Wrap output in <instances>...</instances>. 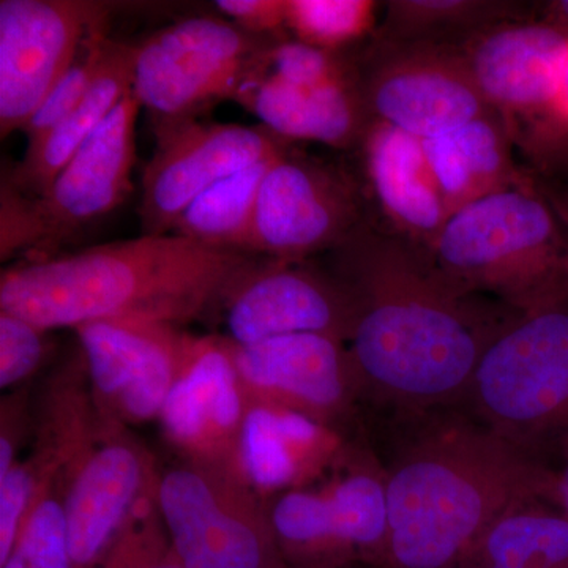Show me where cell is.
Here are the masks:
<instances>
[{
    "label": "cell",
    "instance_id": "obj_22",
    "mask_svg": "<svg viewBox=\"0 0 568 568\" xmlns=\"http://www.w3.org/2000/svg\"><path fill=\"white\" fill-rule=\"evenodd\" d=\"M133 50L134 44L108 40L102 69L80 106L43 140L26 149L18 166L3 174L14 189L36 197L47 192L71 156L132 91Z\"/></svg>",
    "mask_w": 568,
    "mask_h": 568
},
{
    "label": "cell",
    "instance_id": "obj_8",
    "mask_svg": "<svg viewBox=\"0 0 568 568\" xmlns=\"http://www.w3.org/2000/svg\"><path fill=\"white\" fill-rule=\"evenodd\" d=\"M354 78L373 122L424 141L495 111L455 47L369 39L354 52Z\"/></svg>",
    "mask_w": 568,
    "mask_h": 568
},
{
    "label": "cell",
    "instance_id": "obj_11",
    "mask_svg": "<svg viewBox=\"0 0 568 568\" xmlns=\"http://www.w3.org/2000/svg\"><path fill=\"white\" fill-rule=\"evenodd\" d=\"M568 32L549 21H507L455 44L485 102L506 121L515 145L551 126L560 61Z\"/></svg>",
    "mask_w": 568,
    "mask_h": 568
},
{
    "label": "cell",
    "instance_id": "obj_7",
    "mask_svg": "<svg viewBox=\"0 0 568 568\" xmlns=\"http://www.w3.org/2000/svg\"><path fill=\"white\" fill-rule=\"evenodd\" d=\"M155 504L183 568H290L267 508L233 470L189 459L156 480Z\"/></svg>",
    "mask_w": 568,
    "mask_h": 568
},
{
    "label": "cell",
    "instance_id": "obj_24",
    "mask_svg": "<svg viewBox=\"0 0 568 568\" xmlns=\"http://www.w3.org/2000/svg\"><path fill=\"white\" fill-rule=\"evenodd\" d=\"M372 39L455 47L499 22L526 20L511 0H388Z\"/></svg>",
    "mask_w": 568,
    "mask_h": 568
},
{
    "label": "cell",
    "instance_id": "obj_19",
    "mask_svg": "<svg viewBox=\"0 0 568 568\" xmlns=\"http://www.w3.org/2000/svg\"><path fill=\"white\" fill-rule=\"evenodd\" d=\"M357 149L387 230L429 253L450 212L426 159L424 140L373 122Z\"/></svg>",
    "mask_w": 568,
    "mask_h": 568
},
{
    "label": "cell",
    "instance_id": "obj_32",
    "mask_svg": "<svg viewBox=\"0 0 568 568\" xmlns=\"http://www.w3.org/2000/svg\"><path fill=\"white\" fill-rule=\"evenodd\" d=\"M50 332L11 313L0 312V387L24 383L50 353Z\"/></svg>",
    "mask_w": 568,
    "mask_h": 568
},
{
    "label": "cell",
    "instance_id": "obj_39",
    "mask_svg": "<svg viewBox=\"0 0 568 568\" xmlns=\"http://www.w3.org/2000/svg\"><path fill=\"white\" fill-rule=\"evenodd\" d=\"M547 11V21L559 26V28L566 29L568 32V0H559V2L548 3Z\"/></svg>",
    "mask_w": 568,
    "mask_h": 568
},
{
    "label": "cell",
    "instance_id": "obj_38",
    "mask_svg": "<svg viewBox=\"0 0 568 568\" xmlns=\"http://www.w3.org/2000/svg\"><path fill=\"white\" fill-rule=\"evenodd\" d=\"M537 183L568 234V185H556V183L540 181H537Z\"/></svg>",
    "mask_w": 568,
    "mask_h": 568
},
{
    "label": "cell",
    "instance_id": "obj_13",
    "mask_svg": "<svg viewBox=\"0 0 568 568\" xmlns=\"http://www.w3.org/2000/svg\"><path fill=\"white\" fill-rule=\"evenodd\" d=\"M106 6L85 0L0 2V133L22 130L69 69Z\"/></svg>",
    "mask_w": 568,
    "mask_h": 568
},
{
    "label": "cell",
    "instance_id": "obj_17",
    "mask_svg": "<svg viewBox=\"0 0 568 568\" xmlns=\"http://www.w3.org/2000/svg\"><path fill=\"white\" fill-rule=\"evenodd\" d=\"M246 399L224 336L190 338L181 369L164 403V435L190 462L239 474L237 448Z\"/></svg>",
    "mask_w": 568,
    "mask_h": 568
},
{
    "label": "cell",
    "instance_id": "obj_31",
    "mask_svg": "<svg viewBox=\"0 0 568 568\" xmlns=\"http://www.w3.org/2000/svg\"><path fill=\"white\" fill-rule=\"evenodd\" d=\"M99 568H183L160 518L155 493L138 507Z\"/></svg>",
    "mask_w": 568,
    "mask_h": 568
},
{
    "label": "cell",
    "instance_id": "obj_28",
    "mask_svg": "<svg viewBox=\"0 0 568 568\" xmlns=\"http://www.w3.org/2000/svg\"><path fill=\"white\" fill-rule=\"evenodd\" d=\"M260 78L302 89L339 84L354 80V52L325 51L290 37L274 41L261 52L245 82Z\"/></svg>",
    "mask_w": 568,
    "mask_h": 568
},
{
    "label": "cell",
    "instance_id": "obj_16",
    "mask_svg": "<svg viewBox=\"0 0 568 568\" xmlns=\"http://www.w3.org/2000/svg\"><path fill=\"white\" fill-rule=\"evenodd\" d=\"M140 110V102L130 91L71 156L47 192L32 196L43 257L48 250L102 222L132 193Z\"/></svg>",
    "mask_w": 568,
    "mask_h": 568
},
{
    "label": "cell",
    "instance_id": "obj_2",
    "mask_svg": "<svg viewBox=\"0 0 568 568\" xmlns=\"http://www.w3.org/2000/svg\"><path fill=\"white\" fill-rule=\"evenodd\" d=\"M384 470L388 534L379 568H458L515 508L552 503L548 463L463 407L395 416Z\"/></svg>",
    "mask_w": 568,
    "mask_h": 568
},
{
    "label": "cell",
    "instance_id": "obj_33",
    "mask_svg": "<svg viewBox=\"0 0 568 568\" xmlns=\"http://www.w3.org/2000/svg\"><path fill=\"white\" fill-rule=\"evenodd\" d=\"M48 477L43 462L17 463L6 477L0 478V566L17 548L22 525Z\"/></svg>",
    "mask_w": 568,
    "mask_h": 568
},
{
    "label": "cell",
    "instance_id": "obj_14",
    "mask_svg": "<svg viewBox=\"0 0 568 568\" xmlns=\"http://www.w3.org/2000/svg\"><path fill=\"white\" fill-rule=\"evenodd\" d=\"M67 466L63 508L73 568H99L129 528L138 507L155 493L148 455L121 432L78 439Z\"/></svg>",
    "mask_w": 568,
    "mask_h": 568
},
{
    "label": "cell",
    "instance_id": "obj_30",
    "mask_svg": "<svg viewBox=\"0 0 568 568\" xmlns=\"http://www.w3.org/2000/svg\"><path fill=\"white\" fill-rule=\"evenodd\" d=\"M54 477L44 478L14 548L29 568H73L63 500L51 491Z\"/></svg>",
    "mask_w": 568,
    "mask_h": 568
},
{
    "label": "cell",
    "instance_id": "obj_21",
    "mask_svg": "<svg viewBox=\"0 0 568 568\" xmlns=\"http://www.w3.org/2000/svg\"><path fill=\"white\" fill-rule=\"evenodd\" d=\"M424 148L450 215L529 178L518 170L514 138L496 111L425 140Z\"/></svg>",
    "mask_w": 568,
    "mask_h": 568
},
{
    "label": "cell",
    "instance_id": "obj_35",
    "mask_svg": "<svg viewBox=\"0 0 568 568\" xmlns=\"http://www.w3.org/2000/svg\"><path fill=\"white\" fill-rule=\"evenodd\" d=\"M216 10L242 31L267 40L290 39L287 0H219Z\"/></svg>",
    "mask_w": 568,
    "mask_h": 568
},
{
    "label": "cell",
    "instance_id": "obj_15",
    "mask_svg": "<svg viewBox=\"0 0 568 568\" xmlns=\"http://www.w3.org/2000/svg\"><path fill=\"white\" fill-rule=\"evenodd\" d=\"M97 405L111 420L160 417L192 336L168 324L95 321L74 328Z\"/></svg>",
    "mask_w": 568,
    "mask_h": 568
},
{
    "label": "cell",
    "instance_id": "obj_40",
    "mask_svg": "<svg viewBox=\"0 0 568 568\" xmlns=\"http://www.w3.org/2000/svg\"><path fill=\"white\" fill-rule=\"evenodd\" d=\"M0 568H29V566L26 564V560L22 559L20 552L13 551V555H11L9 560H7L3 566H0Z\"/></svg>",
    "mask_w": 568,
    "mask_h": 568
},
{
    "label": "cell",
    "instance_id": "obj_20",
    "mask_svg": "<svg viewBox=\"0 0 568 568\" xmlns=\"http://www.w3.org/2000/svg\"><path fill=\"white\" fill-rule=\"evenodd\" d=\"M234 102L283 140L320 142L342 151L358 148L373 123L355 78L320 89L260 78L245 82Z\"/></svg>",
    "mask_w": 568,
    "mask_h": 568
},
{
    "label": "cell",
    "instance_id": "obj_9",
    "mask_svg": "<svg viewBox=\"0 0 568 568\" xmlns=\"http://www.w3.org/2000/svg\"><path fill=\"white\" fill-rule=\"evenodd\" d=\"M366 222L357 182L290 145L261 183L246 253L308 261L334 252Z\"/></svg>",
    "mask_w": 568,
    "mask_h": 568
},
{
    "label": "cell",
    "instance_id": "obj_6",
    "mask_svg": "<svg viewBox=\"0 0 568 568\" xmlns=\"http://www.w3.org/2000/svg\"><path fill=\"white\" fill-rule=\"evenodd\" d=\"M274 41L222 18L194 17L134 44L132 92L151 115L153 132L197 121L224 100L234 102Z\"/></svg>",
    "mask_w": 568,
    "mask_h": 568
},
{
    "label": "cell",
    "instance_id": "obj_1",
    "mask_svg": "<svg viewBox=\"0 0 568 568\" xmlns=\"http://www.w3.org/2000/svg\"><path fill=\"white\" fill-rule=\"evenodd\" d=\"M323 264L353 302L346 345L362 394L395 416L459 406L489 339L515 313L463 294L425 250L372 222Z\"/></svg>",
    "mask_w": 568,
    "mask_h": 568
},
{
    "label": "cell",
    "instance_id": "obj_37",
    "mask_svg": "<svg viewBox=\"0 0 568 568\" xmlns=\"http://www.w3.org/2000/svg\"><path fill=\"white\" fill-rule=\"evenodd\" d=\"M552 114H555L556 123L568 130V43L559 65Z\"/></svg>",
    "mask_w": 568,
    "mask_h": 568
},
{
    "label": "cell",
    "instance_id": "obj_34",
    "mask_svg": "<svg viewBox=\"0 0 568 568\" xmlns=\"http://www.w3.org/2000/svg\"><path fill=\"white\" fill-rule=\"evenodd\" d=\"M41 227L33 197L21 193L6 178L0 185V257L39 252Z\"/></svg>",
    "mask_w": 568,
    "mask_h": 568
},
{
    "label": "cell",
    "instance_id": "obj_5",
    "mask_svg": "<svg viewBox=\"0 0 568 568\" xmlns=\"http://www.w3.org/2000/svg\"><path fill=\"white\" fill-rule=\"evenodd\" d=\"M458 407L548 463L568 432V283L508 317Z\"/></svg>",
    "mask_w": 568,
    "mask_h": 568
},
{
    "label": "cell",
    "instance_id": "obj_27",
    "mask_svg": "<svg viewBox=\"0 0 568 568\" xmlns=\"http://www.w3.org/2000/svg\"><path fill=\"white\" fill-rule=\"evenodd\" d=\"M383 3L373 0H287V31L332 52H351L372 39Z\"/></svg>",
    "mask_w": 568,
    "mask_h": 568
},
{
    "label": "cell",
    "instance_id": "obj_10",
    "mask_svg": "<svg viewBox=\"0 0 568 568\" xmlns=\"http://www.w3.org/2000/svg\"><path fill=\"white\" fill-rule=\"evenodd\" d=\"M235 346L294 334L334 336L347 343L353 302L324 264L253 256L219 301Z\"/></svg>",
    "mask_w": 568,
    "mask_h": 568
},
{
    "label": "cell",
    "instance_id": "obj_23",
    "mask_svg": "<svg viewBox=\"0 0 568 568\" xmlns=\"http://www.w3.org/2000/svg\"><path fill=\"white\" fill-rule=\"evenodd\" d=\"M323 440L313 418L248 399L241 437L239 474L260 491L283 489L297 480L301 458Z\"/></svg>",
    "mask_w": 568,
    "mask_h": 568
},
{
    "label": "cell",
    "instance_id": "obj_26",
    "mask_svg": "<svg viewBox=\"0 0 568 568\" xmlns=\"http://www.w3.org/2000/svg\"><path fill=\"white\" fill-rule=\"evenodd\" d=\"M278 156L215 183L186 207L173 234L211 248L246 253L261 183Z\"/></svg>",
    "mask_w": 568,
    "mask_h": 568
},
{
    "label": "cell",
    "instance_id": "obj_12",
    "mask_svg": "<svg viewBox=\"0 0 568 568\" xmlns=\"http://www.w3.org/2000/svg\"><path fill=\"white\" fill-rule=\"evenodd\" d=\"M142 174L140 216L145 235L173 233L194 200L227 175L282 155L293 142L265 126L186 122L155 132Z\"/></svg>",
    "mask_w": 568,
    "mask_h": 568
},
{
    "label": "cell",
    "instance_id": "obj_18",
    "mask_svg": "<svg viewBox=\"0 0 568 568\" xmlns=\"http://www.w3.org/2000/svg\"><path fill=\"white\" fill-rule=\"evenodd\" d=\"M233 358L246 399L313 420L343 413L362 395L349 349L334 336L294 334L233 345Z\"/></svg>",
    "mask_w": 568,
    "mask_h": 568
},
{
    "label": "cell",
    "instance_id": "obj_25",
    "mask_svg": "<svg viewBox=\"0 0 568 568\" xmlns=\"http://www.w3.org/2000/svg\"><path fill=\"white\" fill-rule=\"evenodd\" d=\"M458 568H568V517L548 500L515 508Z\"/></svg>",
    "mask_w": 568,
    "mask_h": 568
},
{
    "label": "cell",
    "instance_id": "obj_29",
    "mask_svg": "<svg viewBox=\"0 0 568 568\" xmlns=\"http://www.w3.org/2000/svg\"><path fill=\"white\" fill-rule=\"evenodd\" d=\"M106 24L108 20L97 22L85 33L69 69L22 126L21 132L28 138V148L43 140L59 123L65 121L91 91L93 81L102 69L104 48L110 40Z\"/></svg>",
    "mask_w": 568,
    "mask_h": 568
},
{
    "label": "cell",
    "instance_id": "obj_41",
    "mask_svg": "<svg viewBox=\"0 0 568 568\" xmlns=\"http://www.w3.org/2000/svg\"><path fill=\"white\" fill-rule=\"evenodd\" d=\"M353 568H366V567H353Z\"/></svg>",
    "mask_w": 568,
    "mask_h": 568
},
{
    "label": "cell",
    "instance_id": "obj_4",
    "mask_svg": "<svg viewBox=\"0 0 568 568\" xmlns=\"http://www.w3.org/2000/svg\"><path fill=\"white\" fill-rule=\"evenodd\" d=\"M429 257L463 294L514 312L568 283V234L537 179L452 213Z\"/></svg>",
    "mask_w": 568,
    "mask_h": 568
},
{
    "label": "cell",
    "instance_id": "obj_3",
    "mask_svg": "<svg viewBox=\"0 0 568 568\" xmlns=\"http://www.w3.org/2000/svg\"><path fill=\"white\" fill-rule=\"evenodd\" d=\"M253 256L173 233L144 234L6 268L0 312L48 332L111 320L178 327L216 308Z\"/></svg>",
    "mask_w": 568,
    "mask_h": 568
},
{
    "label": "cell",
    "instance_id": "obj_36",
    "mask_svg": "<svg viewBox=\"0 0 568 568\" xmlns=\"http://www.w3.org/2000/svg\"><path fill=\"white\" fill-rule=\"evenodd\" d=\"M555 488H552V504L568 517V432L560 437L548 458Z\"/></svg>",
    "mask_w": 568,
    "mask_h": 568
}]
</instances>
